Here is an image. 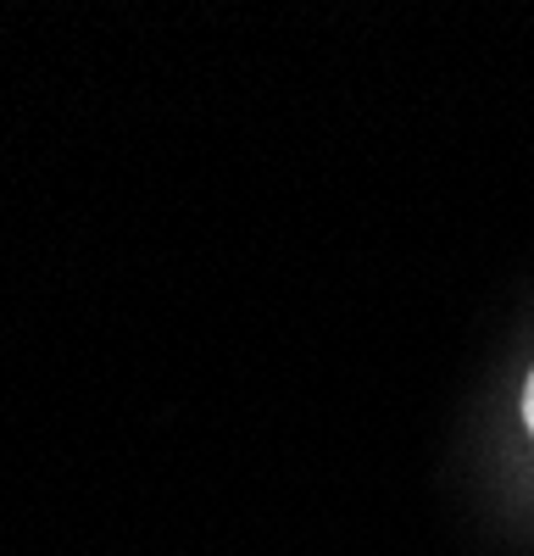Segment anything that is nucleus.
<instances>
[{"label": "nucleus", "mask_w": 534, "mask_h": 556, "mask_svg": "<svg viewBox=\"0 0 534 556\" xmlns=\"http://www.w3.org/2000/svg\"><path fill=\"white\" fill-rule=\"evenodd\" d=\"M523 424H529V434H534V374H529V390H523Z\"/></svg>", "instance_id": "f257e3e1"}]
</instances>
